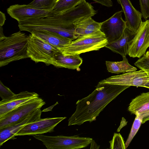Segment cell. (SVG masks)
<instances>
[{
	"label": "cell",
	"instance_id": "19",
	"mask_svg": "<svg viewBox=\"0 0 149 149\" xmlns=\"http://www.w3.org/2000/svg\"><path fill=\"white\" fill-rule=\"evenodd\" d=\"M131 113L143 116L149 112V92L143 93L132 100L128 107Z\"/></svg>",
	"mask_w": 149,
	"mask_h": 149
},
{
	"label": "cell",
	"instance_id": "18",
	"mask_svg": "<svg viewBox=\"0 0 149 149\" xmlns=\"http://www.w3.org/2000/svg\"><path fill=\"white\" fill-rule=\"evenodd\" d=\"M135 34V33L126 27L119 38L108 43L105 47L113 52L120 54L122 56H126L128 53V42L133 38Z\"/></svg>",
	"mask_w": 149,
	"mask_h": 149
},
{
	"label": "cell",
	"instance_id": "24",
	"mask_svg": "<svg viewBox=\"0 0 149 149\" xmlns=\"http://www.w3.org/2000/svg\"><path fill=\"white\" fill-rule=\"evenodd\" d=\"M56 0H33L28 5L34 8L45 10H51Z\"/></svg>",
	"mask_w": 149,
	"mask_h": 149
},
{
	"label": "cell",
	"instance_id": "28",
	"mask_svg": "<svg viewBox=\"0 0 149 149\" xmlns=\"http://www.w3.org/2000/svg\"><path fill=\"white\" fill-rule=\"evenodd\" d=\"M142 17L146 20L149 17V0H139Z\"/></svg>",
	"mask_w": 149,
	"mask_h": 149
},
{
	"label": "cell",
	"instance_id": "11",
	"mask_svg": "<svg viewBox=\"0 0 149 149\" xmlns=\"http://www.w3.org/2000/svg\"><path fill=\"white\" fill-rule=\"evenodd\" d=\"M123 12L122 10L117 12L102 22L100 30L104 34L108 43L119 38L127 27L126 22L122 17Z\"/></svg>",
	"mask_w": 149,
	"mask_h": 149
},
{
	"label": "cell",
	"instance_id": "14",
	"mask_svg": "<svg viewBox=\"0 0 149 149\" xmlns=\"http://www.w3.org/2000/svg\"><path fill=\"white\" fill-rule=\"evenodd\" d=\"M125 16L127 27L136 33L142 22L141 12L136 10L130 0H117Z\"/></svg>",
	"mask_w": 149,
	"mask_h": 149
},
{
	"label": "cell",
	"instance_id": "10",
	"mask_svg": "<svg viewBox=\"0 0 149 149\" xmlns=\"http://www.w3.org/2000/svg\"><path fill=\"white\" fill-rule=\"evenodd\" d=\"M149 81V76L145 71L140 69L137 71L126 72L120 75L112 76L99 82L144 87L145 84Z\"/></svg>",
	"mask_w": 149,
	"mask_h": 149
},
{
	"label": "cell",
	"instance_id": "4",
	"mask_svg": "<svg viewBox=\"0 0 149 149\" xmlns=\"http://www.w3.org/2000/svg\"><path fill=\"white\" fill-rule=\"evenodd\" d=\"M34 138L41 141L47 149H78L88 146L93 139L77 135L51 136L36 134Z\"/></svg>",
	"mask_w": 149,
	"mask_h": 149
},
{
	"label": "cell",
	"instance_id": "17",
	"mask_svg": "<svg viewBox=\"0 0 149 149\" xmlns=\"http://www.w3.org/2000/svg\"><path fill=\"white\" fill-rule=\"evenodd\" d=\"M73 24L75 35L77 38L100 30L102 22L95 21L91 17H86L77 20Z\"/></svg>",
	"mask_w": 149,
	"mask_h": 149
},
{
	"label": "cell",
	"instance_id": "7",
	"mask_svg": "<svg viewBox=\"0 0 149 149\" xmlns=\"http://www.w3.org/2000/svg\"><path fill=\"white\" fill-rule=\"evenodd\" d=\"M128 55L140 58L149 47V19L142 22L133 38L128 42Z\"/></svg>",
	"mask_w": 149,
	"mask_h": 149
},
{
	"label": "cell",
	"instance_id": "16",
	"mask_svg": "<svg viewBox=\"0 0 149 149\" xmlns=\"http://www.w3.org/2000/svg\"><path fill=\"white\" fill-rule=\"evenodd\" d=\"M80 54L64 55L59 50L54 55L48 65L69 69L79 68L82 63Z\"/></svg>",
	"mask_w": 149,
	"mask_h": 149
},
{
	"label": "cell",
	"instance_id": "26",
	"mask_svg": "<svg viewBox=\"0 0 149 149\" xmlns=\"http://www.w3.org/2000/svg\"><path fill=\"white\" fill-rule=\"evenodd\" d=\"M15 94L9 88L6 86L0 81V96L2 101H8L11 99Z\"/></svg>",
	"mask_w": 149,
	"mask_h": 149
},
{
	"label": "cell",
	"instance_id": "13",
	"mask_svg": "<svg viewBox=\"0 0 149 149\" xmlns=\"http://www.w3.org/2000/svg\"><path fill=\"white\" fill-rule=\"evenodd\" d=\"M42 112L41 108H39L25 119L0 129V146L8 140L16 139L15 135L27 125L40 118Z\"/></svg>",
	"mask_w": 149,
	"mask_h": 149
},
{
	"label": "cell",
	"instance_id": "20",
	"mask_svg": "<svg viewBox=\"0 0 149 149\" xmlns=\"http://www.w3.org/2000/svg\"><path fill=\"white\" fill-rule=\"evenodd\" d=\"M31 33L45 40L58 49L69 44L72 41L68 38L46 31H36Z\"/></svg>",
	"mask_w": 149,
	"mask_h": 149
},
{
	"label": "cell",
	"instance_id": "2",
	"mask_svg": "<svg viewBox=\"0 0 149 149\" xmlns=\"http://www.w3.org/2000/svg\"><path fill=\"white\" fill-rule=\"evenodd\" d=\"M29 36L20 31L8 36L0 38V67L13 61L29 58Z\"/></svg>",
	"mask_w": 149,
	"mask_h": 149
},
{
	"label": "cell",
	"instance_id": "21",
	"mask_svg": "<svg viewBox=\"0 0 149 149\" xmlns=\"http://www.w3.org/2000/svg\"><path fill=\"white\" fill-rule=\"evenodd\" d=\"M123 60L120 61H106V64L108 72L118 74L122 72L136 71L137 68L131 65L126 56H122Z\"/></svg>",
	"mask_w": 149,
	"mask_h": 149
},
{
	"label": "cell",
	"instance_id": "12",
	"mask_svg": "<svg viewBox=\"0 0 149 149\" xmlns=\"http://www.w3.org/2000/svg\"><path fill=\"white\" fill-rule=\"evenodd\" d=\"M8 14L18 22L30 19L45 17L55 14L51 10L38 9L27 5L15 4L7 9Z\"/></svg>",
	"mask_w": 149,
	"mask_h": 149
},
{
	"label": "cell",
	"instance_id": "9",
	"mask_svg": "<svg viewBox=\"0 0 149 149\" xmlns=\"http://www.w3.org/2000/svg\"><path fill=\"white\" fill-rule=\"evenodd\" d=\"M97 11L86 0L74 8L67 11L54 15L61 23L66 25L73 24L77 20L86 17H92L96 14Z\"/></svg>",
	"mask_w": 149,
	"mask_h": 149
},
{
	"label": "cell",
	"instance_id": "3",
	"mask_svg": "<svg viewBox=\"0 0 149 149\" xmlns=\"http://www.w3.org/2000/svg\"><path fill=\"white\" fill-rule=\"evenodd\" d=\"M108 43L104 34L100 30L81 36L69 44L58 49L64 55L80 54L97 51L105 47Z\"/></svg>",
	"mask_w": 149,
	"mask_h": 149
},
{
	"label": "cell",
	"instance_id": "33",
	"mask_svg": "<svg viewBox=\"0 0 149 149\" xmlns=\"http://www.w3.org/2000/svg\"><path fill=\"white\" fill-rule=\"evenodd\" d=\"M143 56L146 58H149V50L147 51Z\"/></svg>",
	"mask_w": 149,
	"mask_h": 149
},
{
	"label": "cell",
	"instance_id": "34",
	"mask_svg": "<svg viewBox=\"0 0 149 149\" xmlns=\"http://www.w3.org/2000/svg\"><path fill=\"white\" fill-rule=\"evenodd\" d=\"M144 87L149 88V81L145 84Z\"/></svg>",
	"mask_w": 149,
	"mask_h": 149
},
{
	"label": "cell",
	"instance_id": "25",
	"mask_svg": "<svg viewBox=\"0 0 149 149\" xmlns=\"http://www.w3.org/2000/svg\"><path fill=\"white\" fill-rule=\"evenodd\" d=\"M109 142L110 149H126L123 139L120 133H115L112 140Z\"/></svg>",
	"mask_w": 149,
	"mask_h": 149
},
{
	"label": "cell",
	"instance_id": "5",
	"mask_svg": "<svg viewBox=\"0 0 149 149\" xmlns=\"http://www.w3.org/2000/svg\"><path fill=\"white\" fill-rule=\"evenodd\" d=\"M58 49L35 35L29 36L27 53L29 58L36 63L43 62L47 65Z\"/></svg>",
	"mask_w": 149,
	"mask_h": 149
},
{
	"label": "cell",
	"instance_id": "15",
	"mask_svg": "<svg viewBox=\"0 0 149 149\" xmlns=\"http://www.w3.org/2000/svg\"><path fill=\"white\" fill-rule=\"evenodd\" d=\"M39 97V95L34 92L22 91L15 94L10 100L0 102V118L17 107L31 100Z\"/></svg>",
	"mask_w": 149,
	"mask_h": 149
},
{
	"label": "cell",
	"instance_id": "23",
	"mask_svg": "<svg viewBox=\"0 0 149 149\" xmlns=\"http://www.w3.org/2000/svg\"><path fill=\"white\" fill-rule=\"evenodd\" d=\"M136 117L133 124L130 133L128 138L125 143V148L129 146L132 139L138 131L142 123L143 116L137 114L135 115Z\"/></svg>",
	"mask_w": 149,
	"mask_h": 149
},
{
	"label": "cell",
	"instance_id": "29",
	"mask_svg": "<svg viewBox=\"0 0 149 149\" xmlns=\"http://www.w3.org/2000/svg\"><path fill=\"white\" fill-rule=\"evenodd\" d=\"M95 2L100 3L102 5L107 7H111L113 6V3L111 0H92Z\"/></svg>",
	"mask_w": 149,
	"mask_h": 149
},
{
	"label": "cell",
	"instance_id": "6",
	"mask_svg": "<svg viewBox=\"0 0 149 149\" xmlns=\"http://www.w3.org/2000/svg\"><path fill=\"white\" fill-rule=\"evenodd\" d=\"M45 104L43 100L38 97L15 108L0 118V129L25 119Z\"/></svg>",
	"mask_w": 149,
	"mask_h": 149
},
{
	"label": "cell",
	"instance_id": "31",
	"mask_svg": "<svg viewBox=\"0 0 149 149\" xmlns=\"http://www.w3.org/2000/svg\"><path fill=\"white\" fill-rule=\"evenodd\" d=\"M149 120V112L146 113L143 116L142 124H143L146 121Z\"/></svg>",
	"mask_w": 149,
	"mask_h": 149
},
{
	"label": "cell",
	"instance_id": "30",
	"mask_svg": "<svg viewBox=\"0 0 149 149\" xmlns=\"http://www.w3.org/2000/svg\"><path fill=\"white\" fill-rule=\"evenodd\" d=\"M6 20V17L5 14L1 12L0 11V26H3L4 25L5 20Z\"/></svg>",
	"mask_w": 149,
	"mask_h": 149
},
{
	"label": "cell",
	"instance_id": "22",
	"mask_svg": "<svg viewBox=\"0 0 149 149\" xmlns=\"http://www.w3.org/2000/svg\"><path fill=\"white\" fill-rule=\"evenodd\" d=\"M84 0H56V3L51 10L55 14L71 9Z\"/></svg>",
	"mask_w": 149,
	"mask_h": 149
},
{
	"label": "cell",
	"instance_id": "27",
	"mask_svg": "<svg viewBox=\"0 0 149 149\" xmlns=\"http://www.w3.org/2000/svg\"><path fill=\"white\" fill-rule=\"evenodd\" d=\"M134 64L140 69L145 71L149 76V58L143 56L139 58Z\"/></svg>",
	"mask_w": 149,
	"mask_h": 149
},
{
	"label": "cell",
	"instance_id": "32",
	"mask_svg": "<svg viewBox=\"0 0 149 149\" xmlns=\"http://www.w3.org/2000/svg\"><path fill=\"white\" fill-rule=\"evenodd\" d=\"M58 103L57 102H56V103L54 105L47 108L46 109H44L43 110H42V112H46L47 111H48L49 109H50L52 111V109L57 104H58Z\"/></svg>",
	"mask_w": 149,
	"mask_h": 149
},
{
	"label": "cell",
	"instance_id": "8",
	"mask_svg": "<svg viewBox=\"0 0 149 149\" xmlns=\"http://www.w3.org/2000/svg\"><path fill=\"white\" fill-rule=\"evenodd\" d=\"M66 117L40 118L27 125L15 135H34L54 131L55 127Z\"/></svg>",
	"mask_w": 149,
	"mask_h": 149
},
{
	"label": "cell",
	"instance_id": "1",
	"mask_svg": "<svg viewBox=\"0 0 149 149\" xmlns=\"http://www.w3.org/2000/svg\"><path fill=\"white\" fill-rule=\"evenodd\" d=\"M130 86L99 82L91 94L77 101L76 110L68 120V126L95 120L110 102Z\"/></svg>",
	"mask_w": 149,
	"mask_h": 149
}]
</instances>
